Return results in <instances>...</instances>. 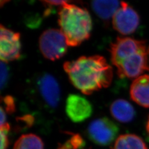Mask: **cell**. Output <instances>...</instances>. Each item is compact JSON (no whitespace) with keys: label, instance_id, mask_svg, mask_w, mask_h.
<instances>
[{"label":"cell","instance_id":"4fadbf2b","mask_svg":"<svg viewBox=\"0 0 149 149\" xmlns=\"http://www.w3.org/2000/svg\"><path fill=\"white\" fill-rule=\"evenodd\" d=\"M113 149H148L142 138L137 135L127 134L119 136L114 143Z\"/></svg>","mask_w":149,"mask_h":149},{"label":"cell","instance_id":"d6986e66","mask_svg":"<svg viewBox=\"0 0 149 149\" xmlns=\"http://www.w3.org/2000/svg\"><path fill=\"white\" fill-rule=\"evenodd\" d=\"M8 123L6 122V113L4 110L1 107V126Z\"/></svg>","mask_w":149,"mask_h":149},{"label":"cell","instance_id":"9c48e42d","mask_svg":"<svg viewBox=\"0 0 149 149\" xmlns=\"http://www.w3.org/2000/svg\"><path fill=\"white\" fill-rule=\"evenodd\" d=\"M37 85L45 103L49 108H55L60 100V89L57 80L52 74L44 73L39 78Z\"/></svg>","mask_w":149,"mask_h":149},{"label":"cell","instance_id":"2e32d148","mask_svg":"<svg viewBox=\"0 0 149 149\" xmlns=\"http://www.w3.org/2000/svg\"><path fill=\"white\" fill-rule=\"evenodd\" d=\"M1 149H8L9 145L8 132L10 130V125L6 123L1 126Z\"/></svg>","mask_w":149,"mask_h":149},{"label":"cell","instance_id":"e0dca14e","mask_svg":"<svg viewBox=\"0 0 149 149\" xmlns=\"http://www.w3.org/2000/svg\"><path fill=\"white\" fill-rule=\"evenodd\" d=\"M1 90H3L6 87L9 78V68L5 62L1 61Z\"/></svg>","mask_w":149,"mask_h":149},{"label":"cell","instance_id":"6da1fadb","mask_svg":"<svg viewBox=\"0 0 149 149\" xmlns=\"http://www.w3.org/2000/svg\"><path fill=\"white\" fill-rule=\"evenodd\" d=\"M63 68L72 85L85 95L108 87L113 78V68L101 55L82 56L65 62Z\"/></svg>","mask_w":149,"mask_h":149},{"label":"cell","instance_id":"52a82bcc","mask_svg":"<svg viewBox=\"0 0 149 149\" xmlns=\"http://www.w3.org/2000/svg\"><path fill=\"white\" fill-rule=\"evenodd\" d=\"M21 34L8 29L3 24L0 26V58L8 62L17 60L21 56Z\"/></svg>","mask_w":149,"mask_h":149},{"label":"cell","instance_id":"277c9868","mask_svg":"<svg viewBox=\"0 0 149 149\" xmlns=\"http://www.w3.org/2000/svg\"><path fill=\"white\" fill-rule=\"evenodd\" d=\"M39 44L42 54L52 61L61 58L67 53V40L59 29H49L44 31L40 36Z\"/></svg>","mask_w":149,"mask_h":149},{"label":"cell","instance_id":"44dd1931","mask_svg":"<svg viewBox=\"0 0 149 149\" xmlns=\"http://www.w3.org/2000/svg\"><path fill=\"white\" fill-rule=\"evenodd\" d=\"M148 54H149V48H148Z\"/></svg>","mask_w":149,"mask_h":149},{"label":"cell","instance_id":"30bf717a","mask_svg":"<svg viewBox=\"0 0 149 149\" xmlns=\"http://www.w3.org/2000/svg\"><path fill=\"white\" fill-rule=\"evenodd\" d=\"M131 99L137 104L149 108V75L143 74L132 81L130 88Z\"/></svg>","mask_w":149,"mask_h":149},{"label":"cell","instance_id":"5bb4252c","mask_svg":"<svg viewBox=\"0 0 149 149\" xmlns=\"http://www.w3.org/2000/svg\"><path fill=\"white\" fill-rule=\"evenodd\" d=\"M13 149H44V143L35 134H24L17 140Z\"/></svg>","mask_w":149,"mask_h":149},{"label":"cell","instance_id":"ac0fdd59","mask_svg":"<svg viewBox=\"0 0 149 149\" xmlns=\"http://www.w3.org/2000/svg\"><path fill=\"white\" fill-rule=\"evenodd\" d=\"M70 2V1H42L41 3H42L44 6L51 7V6H59L62 7V6L65 5L68 3Z\"/></svg>","mask_w":149,"mask_h":149},{"label":"cell","instance_id":"8992f818","mask_svg":"<svg viewBox=\"0 0 149 149\" xmlns=\"http://www.w3.org/2000/svg\"><path fill=\"white\" fill-rule=\"evenodd\" d=\"M140 23V17L136 10L124 1L112 18L114 29L122 35L131 34L136 31Z\"/></svg>","mask_w":149,"mask_h":149},{"label":"cell","instance_id":"9a60e30c","mask_svg":"<svg viewBox=\"0 0 149 149\" xmlns=\"http://www.w3.org/2000/svg\"><path fill=\"white\" fill-rule=\"evenodd\" d=\"M1 102L3 106L1 108L8 114H13L15 112L16 104L14 97L10 95H7L1 97Z\"/></svg>","mask_w":149,"mask_h":149},{"label":"cell","instance_id":"5b68a950","mask_svg":"<svg viewBox=\"0 0 149 149\" xmlns=\"http://www.w3.org/2000/svg\"><path fill=\"white\" fill-rule=\"evenodd\" d=\"M119 127L108 118L92 120L87 128V136L96 145L107 146L113 143L118 136Z\"/></svg>","mask_w":149,"mask_h":149},{"label":"cell","instance_id":"7a4b0ae2","mask_svg":"<svg viewBox=\"0 0 149 149\" xmlns=\"http://www.w3.org/2000/svg\"><path fill=\"white\" fill-rule=\"evenodd\" d=\"M111 61L121 78L136 79L149 70L146 42L118 37L110 45Z\"/></svg>","mask_w":149,"mask_h":149},{"label":"cell","instance_id":"8fae6325","mask_svg":"<svg viewBox=\"0 0 149 149\" xmlns=\"http://www.w3.org/2000/svg\"><path fill=\"white\" fill-rule=\"evenodd\" d=\"M110 113L116 120L123 123L132 121L136 115V111L132 105L123 99H118L112 102Z\"/></svg>","mask_w":149,"mask_h":149},{"label":"cell","instance_id":"7c38bea8","mask_svg":"<svg viewBox=\"0 0 149 149\" xmlns=\"http://www.w3.org/2000/svg\"><path fill=\"white\" fill-rule=\"evenodd\" d=\"M120 5L121 1H93L91 3L93 10L103 21L113 18Z\"/></svg>","mask_w":149,"mask_h":149},{"label":"cell","instance_id":"ba28073f","mask_svg":"<svg viewBox=\"0 0 149 149\" xmlns=\"http://www.w3.org/2000/svg\"><path fill=\"white\" fill-rule=\"evenodd\" d=\"M65 111L69 119L73 123H81L92 114L93 108L85 97L76 94H70L67 97Z\"/></svg>","mask_w":149,"mask_h":149},{"label":"cell","instance_id":"3957f363","mask_svg":"<svg viewBox=\"0 0 149 149\" xmlns=\"http://www.w3.org/2000/svg\"><path fill=\"white\" fill-rule=\"evenodd\" d=\"M71 3L60 7L58 22L68 46L76 47L90 38L93 24L86 9Z\"/></svg>","mask_w":149,"mask_h":149},{"label":"cell","instance_id":"ffe728a7","mask_svg":"<svg viewBox=\"0 0 149 149\" xmlns=\"http://www.w3.org/2000/svg\"><path fill=\"white\" fill-rule=\"evenodd\" d=\"M146 129H147V132H148V136H149V118H148V121H147V123Z\"/></svg>","mask_w":149,"mask_h":149}]
</instances>
